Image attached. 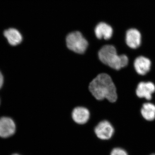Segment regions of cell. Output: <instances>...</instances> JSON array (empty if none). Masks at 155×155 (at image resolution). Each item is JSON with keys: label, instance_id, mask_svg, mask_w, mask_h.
Instances as JSON below:
<instances>
[{"label": "cell", "instance_id": "cell-4", "mask_svg": "<svg viewBox=\"0 0 155 155\" xmlns=\"http://www.w3.org/2000/svg\"><path fill=\"white\" fill-rule=\"evenodd\" d=\"M94 132L98 138L102 140H108L114 133V127L108 121H101L94 128Z\"/></svg>", "mask_w": 155, "mask_h": 155}, {"label": "cell", "instance_id": "cell-3", "mask_svg": "<svg viewBox=\"0 0 155 155\" xmlns=\"http://www.w3.org/2000/svg\"><path fill=\"white\" fill-rule=\"evenodd\" d=\"M66 43L69 50L78 54L85 52L88 47V42L80 31H75L68 34Z\"/></svg>", "mask_w": 155, "mask_h": 155}, {"label": "cell", "instance_id": "cell-10", "mask_svg": "<svg viewBox=\"0 0 155 155\" xmlns=\"http://www.w3.org/2000/svg\"><path fill=\"white\" fill-rule=\"evenodd\" d=\"M95 34L99 39L109 40L113 35V29L110 25L104 22H100L94 29Z\"/></svg>", "mask_w": 155, "mask_h": 155}, {"label": "cell", "instance_id": "cell-2", "mask_svg": "<svg viewBox=\"0 0 155 155\" xmlns=\"http://www.w3.org/2000/svg\"><path fill=\"white\" fill-rule=\"evenodd\" d=\"M98 57L103 64L116 70L126 67L128 63L127 56L118 55L116 48L112 45L103 46L99 51Z\"/></svg>", "mask_w": 155, "mask_h": 155}, {"label": "cell", "instance_id": "cell-5", "mask_svg": "<svg viewBox=\"0 0 155 155\" xmlns=\"http://www.w3.org/2000/svg\"><path fill=\"white\" fill-rule=\"evenodd\" d=\"M16 130V124L13 119L8 117L0 118V137L8 138L14 135Z\"/></svg>", "mask_w": 155, "mask_h": 155}, {"label": "cell", "instance_id": "cell-6", "mask_svg": "<svg viewBox=\"0 0 155 155\" xmlns=\"http://www.w3.org/2000/svg\"><path fill=\"white\" fill-rule=\"evenodd\" d=\"M155 91V85L152 82H141L138 84L136 94L138 97L144 98L150 101L152 98V94Z\"/></svg>", "mask_w": 155, "mask_h": 155}, {"label": "cell", "instance_id": "cell-14", "mask_svg": "<svg viewBox=\"0 0 155 155\" xmlns=\"http://www.w3.org/2000/svg\"><path fill=\"white\" fill-rule=\"evenodd\" d=\"M4 83V77L2 72L0 71V89L2 88Z\"/></svg>", "mask_w": 155, "mask_h": 155}, {"label": "cell", "instance_id": "cell-9", "mask_svg": "<svg viewBox=\"0 0 155 155\" xmlns=\"http://www.w3.org/2000/svg\"><path fill=\"white\" fill-rule=\"evenodd\" d=\"M90 117L89 111L87 108L79 107L75 108L72 113L73 121L80 125H83L88 122Z\"/></svg>", "mask_w": 155, "mask_h": 155}, {"label": "cell", "instance_id": "cell-11", "mask_svg": "<svg viewBox=\"0 0 155 155\" xmlns=\"http://www.w3.org/2000/svg\"><path fill=\"white\" fill-rule=\"evenodd\" d=\"M4 35L8 40L9 44L16 46L20 44L22 40V37L19 31L11 28L4 31Z\"/></svg>", "mask_w": 155, "mask_h": 155}, {"label": "cell", "instance_id": "cell-8", "mask_svg": "<svg viewBox=\"0 0 155 155\" xmlns=\"http://www.w3.org/2000/svg\"><path fill=\"white\" fill-rule=\"evenodd\" d=\"M134 66L139 75H144L149 72L151 66V62L148 58L140 56L135 59Z\"/></svg>", "mask_w": 155, "mask_h": 155}, {"label": "cell", "instance_id": "cell-7", "mask_svg": "<svg viewBox=\"0 0 155 155\" xmlns=\"http://www.w3.org/2000/svg\"><path fill=\"white\" fill-rule=\"evenodd\" d=\"M125 41L129 48H137L141 45V34L135 28H130L126 32Z\"/></svg>", "mask_w": 155, "mask_h": 155}, {"label": "cell", "instance_id": "cell-12", "mask_svg": "<svg viewBox=\"0 0 155 155\" xmlns=\"http://www.w3.org/2000/svg\"><path fill=\"white\" fill-rule=\"evenodd\" d=\"M141 114L147 121H151L155 119V105L152 103H145L141 109Z\"/></svg>", "mask_w": 155, "mask_h": 155}, {"label": "cell", "instance_id": "cell-16", "mask_svg": "<svg viewBox=\"0 0 155 155\" xmlns=\"http://www.w3.org/2000/svg\"><path fill=\"white\" fill-rule=\"evenodd\" d=\"M155 155V154H152V155Z\"/></svg>", "mask_w": 155, "mask_h": 155}, {"label": "cell", "instance_id": "cell-15", "mask_svg": "<svg viewBox=\"0 0 155 155\" xmlns=\"http://www.w3.org/2000/svg\"><path fill=\"white\" fill-rule=\"evenodd\" d=\"M12 155H20L19 154L15 153V154H13Z\"/></svg>", "mask_w": 155, "mask_h": 155}, {"label": "cell", "instance_id": "cell-13", "mask_svg": "<svg viewBox=\"0 0 155 155\" xmlns=\"http://www.w3.org/2000/svg\"><path fill=\"white\" fill-rule=\"evenodd\" d=\"M110 155H128L126 151L120 148H116L112 150Z\"/></svg>", "mask_w": 155, "mask_h": 155}, {"label": "cell", "instance_id": "cell-1", "mask_svg": "<svg viewBox=\"0 0 155 155\" xmlns=\"http://www.w3.org/2000/svg\"><path fill=\"white\" fill-rule=\"evenodd\" d=\"M90 91L99 101L107 99L111 103L117 100L116 88L110 76L106 73H101L95 78L89 86Z\"/></svg>", "mask_w": 155, "mask_h": 155}]
</instances>
